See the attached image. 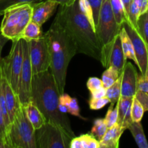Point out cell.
Wrapping results in <instances>:
<instances>
[{
  "label": "cell",
  "mask_w": 148,
  "mask_h": 148,
  "mask_svg": "<svg viewBox=\"0 0 148 148\" xmlns=\"http://www.w3.org/2000/svg\"><path fill=\"white\" fill-rule=\"evenodd\" d=\"M77 47L78 53H83L101 62L102 47L95 30L78 7V0L70 5H59L56 15Z\"/></svg>",
  "instance_id": "1"
},
{
  "label": "cell",
  "mask_w": 148,
  "mask_h": 148,
  "mask_svg": "<svg viewBox=\"0 0 148 148\" xmlns=\"http://www.w3.org/2000/svg\"><path fill=\"white\" fill-rule=\"evenodd\" d=\"M50 54V68L59 94L64 93L67 71L77 47L69 33L55 17L49 30L44 34Z\"/></svg>",
  "instance_id": "2"
},
{
  "label": "cell",
  "mask_w": 148,
  "mask_h": 148,
  "mask_svg": "<svg viewBox=\"0 0 148 148\" xmlns=\"http://www.w3.org/2000/svg\"><path fill=\"white\" fill-rule=\"evenodd\" d=\"M59 95L50 69L33 75L31 100L41 111L46 121L60 127L73 139L75 136L71 128L69 118L66 114H62L59 110Z\"/></svg>",
  "instance_id": "3"
},
{
  "label": "cell",
  "mask_w": 148,
  "mask_h": 148,
  "mask_svg": "<svg viewBox=\"0 0 148 148\" xmlns=\"http://www.w3.org/2000/svg\"><path fill=\"white\" fill-rule=\"evenodd\" d=\"M122 26L118 24L110 4V0H103L100 10L96 33L102 47L101 64L104 67L108 66L112 49L116 38L120 34Z\"/></svg>",
  "instance_id": "4"
},
{
  "label": "cell",
  "mask_w": 148,
  "mask_h": 148,
  "mask_svg": "<svg viewBox=\"0 0 148 148\" xmlns=\"http://www.w3.org/2000/svg\"><path fill=\"white\" fill-rule=\"evenodd\" d=\"M6 143L8 148H36L35 129L22 105L7 130Z\"/></svg>",
  "instance_id": "5"
},
{
  "label": "cell",
  "mask_w": 148,
  "mask_h": 148,
  "mask_svg": "<svg viewBox=\"0 0 148 148\" xmlns=\"http://www.w3.org/2000/svg\"><path fill=\"white\" fill-rule=\"evenodd\" d=\"M32 4H20L6 10L0 26L1 34L14 41L21 38L22 33L31 20Z\"/></svg>",
  "instance_id": "6"
},
{
  "label": "cell",
  "mask_w": 148,
  "mask_h": 148,
  "mask_svg": "<svg viewBox=\"0 0 148 148\" xmlns=\"http://www.w3.org/2000/svg\"><path fill=\"white\" fill-rule=\"evenodd\" d=\"M35 139L36 148H70L72 140L63 129L49 121L35 130Z\"/></svg>",
  "instance_id": "7"
},
{
  "label": "cell",
  "mask_w": 148,
  "mask_h": 148,
  "mask_svg": "<svg viewBox=\"0 0 148 148\" xmlns=\"http://www.w3.org/2000/svg\"><path fill=\"white\" fill-rule=\"evenodd\" d=\"M23 62V47L22 38L12 41L8 56L2 58L1 68L13 88L18 95L19 78Z\"/></svg>",
  "instance_id": "8"
},
{
  "label": "cell",
  "mask_w": 148,
  "mask_h": 148,
  "mask_svg": "<svg viewBox=\"0 0 148 148\" xmlns=\"http://www.w3.org/2000/svg\"><path fill=\"white\" fill-rule=\"evenodd\" d=\"M23 47V62L19 78L18 96L20 103L25 106L31 100L33 71L30 59L29 42L22 38Z\"/></svg>",
  "instance_id": "9"
},
{
  "label": "cell",
  "mask_w": 148,
  "mask_h": 148,
  "mask_svg": "<svg viewBox=\"0 0 148 148\" xmlns=\"http://www.w3.org/2000/svg\"><path fill=\"white\" fill-rule=\"evenodd\" d=\"M30 59L33 75L45 72L50 68V54L44 36L30 40Z\"/></svg>",
  "instance_id": "10"
},
{
  "label": "cell",
  "mask_w": 148,
  "mask_h": 148,
  "mask_svg": "<svg viewBox=\"0 0 148 148\" xmlns=\"http://www.w3.org/2000/svg\"><path fill=\"white\" fill-rule=\"evenodd\" d=\"M123 27L131 38L133 46L135 56L137 60V66L142 75H145L148 63V45L140 36L136 28L128 21L124 22Z\"/></svg>",
  "instance_id": "11"
},
{
  "label": "cell",
  "mask_w": 148,
  "mask_h": 148,
  "mask_svg": "<svg viewBox=\"0 0 148 148\" xmlns=\"http://www.w3.org/2000/svg\"><path fill=\"white\" fill-rule=\"evenodd\" d=\"M121 75V96L133 98L137 91V71L131 62H126Z\"/></svg>",
  "instance_id": "12"
},
{
  "label": "cell",
  "mask_w": 148,
  "mask_h": 148,
  "mask_svg": "<svg viewBox=\"0 0 148 148\" xmlns=\"http://www.w3.org/2000/svg\"><path fill=\"white\" fill-rule=\"evenodd\" d=\"M0 82H1L3 92H4V98H5L9 116H10V121L12 122L15 115L21 106V103H20L18 95L15 92L13 88L10 85L1 66H0Z\"/></svg>",
  "instance_id": "13"
},
{
  "label": "cell",
  "mask_w": 148,
  "mask_h": 148,
  "mask_svg": "<svg viewBox=\"0 0 148 148\" xmlns=\"http://www.w3.org/2000/svg\"><path fill=\"white\" fill-rule=\"evenodd\" d=\"M59 4L49 0L32 4L31 20L42 26L56 11Z\"/></svg>",
  "instance_id": "14"
},
{
  "label": "cell",
  "mask_w": 148,
  "mask_h": 148,
  "mask_svg": "<svg viewBox=\"0 0 148 148\" xmlns=\"http://www.w3.org/2000/svg\"><path fill=\"white\" fill-rule=\"evenodd\" d=\"M132 100L133 98H126V97L120 96L117 102L118 112L117 124L125 130H128L130 124L133 122L131 114Z\"/></svg>",
  "instance_id": "15"
},
{
  "label": "cell",
  "mask_w": 148,
  "mask_h": 148,
  "mask_svg": "<svg viewBox=\"0 0 148 148\" xmlns=\"http://www.w3.org/2000/svg\"><path fill=\"white\" fill-rule=\"evenodd\" d=\"M126 60L127 59L125 58L123 49H122L120 36H118L116 38L114 45L113 46V49H112L110 58H109L107 67L108 66H113V67L115 68L121 74L125 64L127 62Z\"/></svg>",
  "instance_id": "16"
},
{
  "label": "cell",
  "mask_w": 148,
  "mask_h": 148,
  "mask_svg": "<svg viewBox=\"0 0 148 148\" xmlns=\"http://www.w3.org/2000/svg\"><path fill=\"white\" fill-rule=\"evenodd\" d=\"M124 129L118 124L107 129L104 137L100 140V148H118L119 147V141L123 134Z\"/></svg>",
  "instance_id": "17"
},
{
  "label": "cell",
  "mask_w": 148,
  "mask_h": 148,
  "mask_svg": "<svg viewBox=\"0 0 148 148\" xmlns=\"http://www.w3.org/2000/svg\"><path fill=\"white\" fill-rule=\"evenodd\" d=\"M23 106L28 119L29 120L35 130L41 127L46 123V121L44 116L32 100Z\"/></svg>",
  "instance_id": "18"
},
{
  "label": "cell",
  "mask_w": 148,
  "mask_h": 148,
  "mask_svg": "<svg viewBox=\"0 0 148 148\" xmlns=\"http://www.w3.org/2000/svg\"><path fill=\"white\" fill-rule=\"evenodd\" d=\"M70 148H100V142L91 134H81L71 140Z\"/></svg>",
  "instance_id": "19"
},
{
  "label": "cell",
  "mask_w": 148,
  "mask_h": 148,
  "mask_svg": "<svg viewBox=\"0 0 148 148\" xmlns=\"http://www.w3.org/2000/svg\"><path fill=\"white\" fill-rule=\"evenodd\" d=\"M119 36H120V38L122 49H123L125 58L126 59H131L132 61L135 62V64L137 66V60H136V56H135L134 50H133V44H132L131 40L129 35L126 33V30H125V28L123 26L121 27Z\"/></svg>",
  "instance_id": "20"
},
{
  "label": "cell",
  "mask_w": 148,
  "mask_h": 148,
  "mask_svg": "<svg viewBox=\"0 0 148 148\" xmlns=\"http://www.w3.org/2000/svg\"><path fill=\"white\" fill-rule=\"evenodd\" d=\"M128 130L131 133L138 147L139 148H148V143L147 141L141 121L139 122L133 121L130 124Z\"/></svg>",
  "instance_id": "21"
},
{
  "label": "cell",
  "mask_w": 148,
  "mask_h": 148,
  "mask_svg": "<svg viewBox=\"0 0 148 148\" xmlns=\"http://www.w3.org/2000/svg\"><path fill=\"white\" fill-rule=\"evenodd\" d=\"M44 36L42 33L41 25L30 20L26 25L22 33L21 38L30 41V40L39 39Z\"/></svg>",
  "instance_id": "22"
},
{
  "label": "cell",
  "mask_w": 148,
  "mask_h": 148,
  "mask_svg": "<svg viewBox=\"0 0 148 148\" xmlns=\"http://www.w3.org/2000/svg\"><path fill=\"white\" fill-rule=\"evenodd\" d=\"M121 80L122 75L120 74L117 80L111 86L106 88V96L109 98L110 103L115 105L121 96Z\"/></svg>",
  "instance_id": "23"
},
{
  "label": "cell",
  "mask_w": 148,
  "mask_h": 148,
  "mask_svg": "<svg viewBox=\"0 0 148 148\" xmlns=\"http://www.w3.org/2000/svg\"><path fill=\"white\" fill-rule=\"evenodd\" d=\"M110 4H111V8L116 22L118 24L122 26L123 23L128 20L122 1L121 0H110Z\"/></svg>",
  "instance_id": "24"
},
{
  "label": "cell",
  "mask_w": 148,
  "mask_h": 148,
  "mask_svg": "<svg viewBox=\"0 0 148 148\" xmlns=\"http://www.w3.org/2000/svg\"><path fill=\"white\" fill-rule=\"evenodd\" d=\"M120 73L113 66H108L106 68L105 70L102 75V81L103 86L105 88L111 86L118 79Z\"/></svg>",
  "instance_id": "25"
},
{
  "label": "cell",
  "mask_w": 148,
  "mask_h": 148,
  "mask_svg": "<svg viewBox=\"0 0 148 148\" xmlns=\"http://www.w3.org/2000/svg\"><path fill=\"white\" fill-rule=\"evenodd\" d=\"M107 129L108 128H107V125H106V123L104 121V119H96L94 121L93 127L91 129L89 134L94 136L100 142V140H101L102 138L105 134Z\"/></svg>",
  "instance_id": "26"
},
{
  "label": "cell",
  "mask_w": 148,
  "mask_h": 148,
  "mask_svg": "<svg viewBox=\"0 0 148 148\" xmlns=\"http://www.w3.org/2000/svg\"><path fill=\"white\" fill-rule=\"evenodd\" d=\"M136 29L148 45V11L140 14Z\"/></svg>",
  "instance_id": "27"
},
{
  "label": "cell",
  "mask_w": 148,
  "mask_h": 148,
  "mask_svg": "<svg viewBox=\"0 0 148 148\" xmlns=\"http://www.w3.org/2000/svg\"><path fill=\"white\" fill-rule=\"evenodd\" d=\"M62 95L65 98L66 105L68 108V114L75 116L79 117L84 120H86V119L84 118L80 114V107L78 106V101H77L76 98H71L68 94L65 93V92L62 93Z\"/></svg>",
  "instance_id": "28"
},
{
  "label": "cell",
  "mask_w": 148,
  "mask_h": 148,
  "mask_svg": "<svg viewBox=\"0 0 148 148\" xmlns=\"http://www.w3.org/2000/svg\"><path fill=\"white\" fill-rule=\"evenodd\" d=\"M145 112V111L142 104L140 103V102L138 101L136 97L133 96V100H132L131 109V118L133 121L139 122L142 121Z\"/></svg>",
  "instance_id": "29"
},
{
  "label": "cell",
  "mask_w": 148,
  "mask_h": 148,
  "mask_svg": "<svg viewBox=\"0 0 148 148\" xmlns=\"http://www.w3.org/2000/svg\"><path fill=\"white\" fill-rule=\"evenodd\" d=\"M118 117V112L117 103L115 104H115L110 103V108L107 110V114L104 119L107 128H110L117 124Z\"/></svg>",
  "instance_id": "30"
},
{
  "label": "cell",
  "mask_w": 148,
  "mask_h": 148,
  "mask_svg": "<svg viewBox=\"0 0 148 148\" xmlns=\"http://www.w3.org/2000/svg\"><path fill=\"white\" fill-rule=\"evenodd\" d=\"M78 7H79L81 12L84 14V15L88 19L89 23H91V25L93 26V27H94V30H95L96 31V27L95 24H94L92 9H91V6H90L88 0H78Z\"/></svg>",
  "instance_id": "31"
},
{
  "label": "cell",
  "mask_w": 148,
  "mask_h": 148,
  "mask_svg": "<svg viewBox=\"0 0 148 148\" xmlns=\"http://www.w3.org/2000/svg\"><path fill=\"white\" fill-rule=\"evenodd\" d=\"M39 0H0V16L3 15V13L12 7L20 4H33Z\"/></svg>",
  "instance_id": "32"
},
{
  "label": "cell",
  "mask_w": 148,
  "mask_h": 148,
  "mask_svg": "<svg viewBox=\"0 0 148 148\" xmlns=\"http://www.w3.org/2000/svg\"><path fill=\"white\" fill-rule=\"evenodd\" d=\"M141 14V9L133 1H131L128 12V21L136 28L138 19Z\"/></svg>",
  "instance_id": "33"
},
{
  "label": "cell",
  "mask_w": 148,
  "mask_h": 148,
  "mask_svg": "<svg viewBox=\"0 0 148 148\" xmlns=\"http://www.w3.org/2000/svg\"><path fill=\"white\" fill-rule=\"evenodd\" d=\"M110 103V100L107 96L100 98H89V106L91 110H100L105 106L107 103Z\"/></svg>",
  "instance_id": "34"
},
{
  "label": "cell",
  "mask_w": 148,
  "mask_h": 148,
  "mask_svg": "<svg viewBox=\"0 0 148 148\" xmlns=\"http://www.w3.org/2000/svg\"><path fill=\"white\" fill-rule=\"evenodd\" d=\"M88 1L92 9L94 24H95V27H97L103 0H88Z\"/></svg>",
  "instance_id": "35"
},
{
  "label": "cell",
  "mask_w": 148,
  "mask_h": 148,
  "mask_svg": "<svg viewBox=\"0 0 148 148\" xmlns=\"http://www.w3.org/2000/svg\"><path fill=\"white\" fill-rule=\"evenodd\" d=\"M137 90L143 91L148 93V63L145 75L141 74L138 77Z\"/></svg>",
  "instance_id": "36"
},
{
  "label": "cell",
  "mask_w": 148,
  "mask_h": 148,
  "mask_svg": "<svg viewBox=\"0 0 148 148\" xmlns=\"http://www.w3.org/2000/svg\"><path fill=\"white\" fill-rule=\"evenodd\" d=\"M86 86L89 92L98 89L101 87H104L102 79L96 77H91L89 78L86 82Z\"/></svg>",
  "instance_id": "37"
},
{
  "label": "cell",
  "mask_w": 148,
  "mask_h": 148,
  "mask_svg": "<svg viewBox=\"0 0 148 148\" xmlns=\"http://www.w3.org/2000/svg\"><path fill=\"white\" fill-rule=\"evenodd\" d=\"M135 97L138 99L143 106L145 111H148V93L143 91L137 90Z\"/></svg>",
  "instance_id": "38"
},
{
  "label": "cell",
  "mask_w": 148,
  "mask_h": 148,
  "mask_svg": "<svg viewBox=\"0 0 148 148\" xmlns=\"http://www.w3.org/2000/svg\"><path fill=\"white\" fill-rule=\"evenodd\" d=\"M0 137L4 139L6 142V137H7V127H6L4 117V115H3L2 111H1V108H0Z\"/></svg>",
  "instance_id": "39"
},
{
  "label": "cell",
  "mask_w": 148,
  "mask_h": 148,
  "mask_svg": "<svg viewBox=\"0 0 148 148\" xmlns=\"http://www.w3.org/2000/svg\"><path fill=\"white\" fill-rule=\"evenodd\" d=\"M106 96V88L104 87H101L97 90L90 92V98H100Z\"/></svg>",
  "instance_id": "40"
},
{
  "label": "cell",
  "mask_w": 148,
  "mask_h": 148,
  "mask_svg": "<svg viewBox=\"0 0 148 148\" xmlns=\"http://www.w3.org/2000/svg\"><path fill=\"white\" fill-rule=\"evenodd\" d=\"M9 40L8 38H7L6 37H4L2 34H1V31H0V66H1V60H2V57H1V51H2V49L4 48V46H5L6 43L8 42Z\"/></svg>",
  "instance_id": "41"
},
{
  "label": "cell",
  "mask_w": 148,
  "mask_h": 148,
  "mask_svg": "<svg viewBox=\"0 0 148 148\" xmlns=\"http://www.w3.org/2000/svg\"><path fill=\"white\" fill-rule=\"evenodd\" d=\"M49 1H52L54 2L57 3L59 5L62 6H66V5H70V4H72L75 0H49Z\"/></svg>",
  "instance_id": "42"
},
{
  "label": "cell",
  "mask_w": 148,
  "mask_h": 148,
  "mask_svg": "<svg viewBox=\"0 0 148 148\" xmlns=\"http://www.w3.org/2000/svg\"><path fill=\"white\" fill-rule=\"evenodd\" d=\"M121 1L123 4V7H124L125 12H126V17H127V19H128V12H129V7H130L132 0H121Z\"/></svg>",
  "instance_id": "43"
},
{
  "label": "cell",
  "mask_w": 148,
  "mask_h": 148,
  "mask_svg": "<svg viewBox=\"0 0 148 148\" xmlns=\"http://www.w3.org/2000/svg\"><path fill=\"white\" fill-rule=\"evenodd\" d=\"M0 148H8L7 144H6L5 140L1 138V137H0Z\"/></svg>",
  "instance_id": "44"
},
{
  "label": "cell",
  "mask_w": 148,
  "mask_h": 148,
  "mask_svg": "<svg viewBox=\"0 0 148 148\" xmlns=\"http://www.w3.org/2000/svg\"><path fill=\"white\" fill-rule=\"evenodd\" d=\"M132 1H134V2L136 3V4H137V5L139 6V7H140V9H141V7H142V3H143L144 0H132Z\"/></svg>",
  "instance_id": "45"
}]
</instances>
